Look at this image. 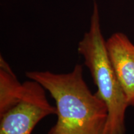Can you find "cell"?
I'll list each match as a JSON object with an SVG mask.
<instances>
[{
    "label": "cell",
    "mask_w": 134,
    "mask_h": 134,
    "mask_svg": "<svg viewBox=\"0 0 134 134\" xmlns=\"http://www.w3.org/2000/svg\"><path fill=\"white\" fill-rule=\"evenodd\" d=\"M26 75L47 90L55 100L57 121L48 134L105 133L108 108L89 89L81 65H76L68 73L31 71Z\"/></svg>",
    "instance_id": "cell-1"
},
{
    "label": "cell",
    "mask_w": 134,
    "mask_h": 134,
    "mask_svg": "<svg viewBox=\"0 0 134 134\" xmlns=\"http://www.w3.org/2000/svg\"><path fill=\"white\" fill-rule=\"evenodd\" d=\"M78 52L91 73L98 89L96 94L108 108L104 134H124L125 113L129 105L109 58L96 0L93 1L90 29L78 43Z\"/></svg>",
    "instance_id": "cell-2"
},
{
    "label": "cell",
    "mask_w": 134,
    "mask_h": 134,
    "mask_svg": "<svg viewBox=\"0 0 134 134\" xmlns=\"http://www.w3.org/2000/svg\"><path fill=\"white\" fill-rule=\"evenodd\" d=\"M23 84L19 101L0 115V134H31L44 117L57 114V108L48 101L43 86L31 80Z\"/></svg>",
    "instance_id": "cell-3"
},
{
    "label": "cell",
    "mask_w": 134,
    "mask_h": 134,
    "mask_svg": "<svg viewBox=\"0 0 134 134\" xmlns=\"http://www.w3.org/2000/svg\"><path fill=\"white\" fill-rule=\"evenodd\" d=\"M109 58L129 106H134V44L122 32L106 41Z\"/></svg>",
    "instance_id": "cell-4"
},
{
    "label": "cell",
    "mask_w": 134,
    "mask_h": 134,
    "mask_svg": "<svg viewBox=\"0 0 134 134\" xmlns=\"http://www.w3.org/2000/svg\"><path fill=\"white\" fill-rule=\"evenodd\" d=\"M21 84L1 55L0 57V115L16 104L24 93Z\"/></svg>",
    "instance_id": "cell-5"
}]
</instances>
